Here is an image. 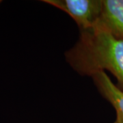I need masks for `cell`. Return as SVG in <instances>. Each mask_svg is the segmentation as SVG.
<instances>
[{"instance_id": "cell-1", "label": "cell", "mask_w": 123, "mask_h": 123, "mask_svg": "<svg viewBox=\"0 0 123 123\" xmlns=\"http://www.w3.org/2000/svg\"><path fill=\"white\" fill-rule=\"evenodd\" d=\"M67 62L81 75L108 70L123 90V39L95 25L80 30L79 40L65 53Z\"/></svg>"}, {"instance_id": "cell-2", "label": "cell", "mask_w": 123, "mask_h": 123, "mask_svg": "<svg viewBox=\"0 0 123 123\" xmlns=\"http://www.w3.org/2000/svg\"><path fill=\"white\" fill-rule=\"evenodd\" d=\"M67 13L80 30L92 28L98 22L103 10V0H44Z\"/></svg>"}, {"instance_id": "cell-3", "label": "cell", "mask_w": 123, "mask_h": 123, "mask_svg": "<svg viewBox=\"0 0 123 123\" xmlns=\"http://www.w3.org/2000/svg\"><path fill=\"white\" fill-rule=\"evenodd\" d=\"M95 25L123 39V0H103L101 14Z\"/></svg>"}, {"instance_id": "cell-4", "label": "cell", "mask_w": 123, "mask_h": 123, "mask_svg": "<svg viewBox=\"0 0 123 123\" xmlns=\"http://www.w3.org/2000/svg\"><path fill=\"white\" fill-rule=\"evenodd\" d=\"M92 77L98 92L116 110V121L123 123V90L113 83L105 71H99Z\"/></svg>"}, {"instance_id": "cell-5", "label": "cell", "mask_w": 123, "mask_h": 123, "mask_svg": "<svg viewBox=\"0 0 123 123\" xmlns=\"http://www.w3.org/2000/svg\"><path fill=\"white\" fill-rule=\"evenodd\" d=\"M114 123H118L117 121H115V122H114Z\"/></svg>"}, {"instance_id": "cell-6", "label": "cell", "mask_w": 123, "mask_h": 123, "mask_svg": "<svg viewBox=\"0 0 123 123\" xmlns=\"http://www.w3.org/2000/svg\"><path fill=\"white\" fill-rule=\"evenodd\" d=\"M1 1H0V3H1Z\"/></svg>"}]
</instances>
